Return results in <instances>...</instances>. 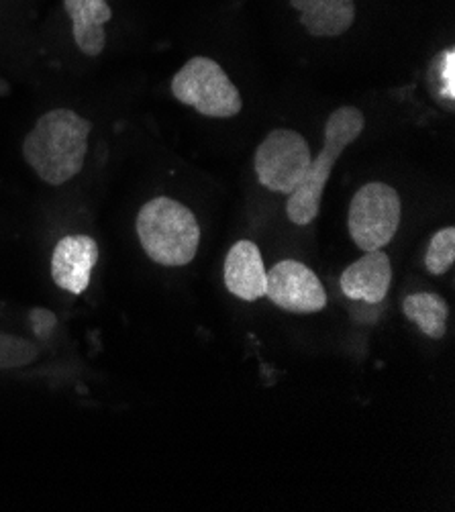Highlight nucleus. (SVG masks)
<instances>
[{"instance_id":"nucleus-1","label":"nucleus","mask_w":455,"mask_h":512,"mask_svg":"<svg viewBox=\"0 0 455 512\" xmlns=\"http://www.w3.org/2000/svg\"><path fill=\"white\" fill-rule=\"evenodd\" d=\"M90 121L70 109H54L37 119L23 141L27 166L52 186H62L84 168Z\"/></svg>"},{"instance_id":"nucleus-2","label":"nucleus","mask_w":455,"mask_h":512,"mask_svg":"<svg viewBox=\"0 0 455 512\" xmlns=\"http://www.w3.org/2000/svg\"><path fill=\"white\" fill-rule=\"evenodd\" d=\"M143 251L160 266L180 268L196 258L200 227L180 200L158 196L147 200L135 221Z\"/></svg>"},{"instance_id":"nucleus-3","label":"nucleus","mask_w":455,"mask_h":512,"mask_svg":"<svg viewBox=\"0 0 455 512\" xmlns=\"http://www.w3.org/2000/svg\"><path fill=\"white\" fill-rule=\"evenodd\" d=\"M364 127L366 117L356 107H339L329 115L325 123L323 149L315 160H311L305 180L300 182L286 202V215L294 225L305 227L319 217L329 176L341 153L364 133Z\"/></svg>"},{"instance_id":"nucleus-4","label":"nucleus","mask_w":455,"mask_h":512,"mask_svg":"<svg viewBox=\"0 0 455 512\" xmlns=\"http://www.w3.org/2000/svg\"><path fill=\"white\" fill-rule=\"evenodd\" d=\"M172 94L182 105L211 119H231L243 109L241 94L227 72L205 56L188 60L176 72L172 78Z\"/></svg>"},{"instance_id":"nucleus-5","label":"nucleus","mask_w":455,"mask_h":512,"mask_svg":"<svg viewBox=\"0 0 455 512\" xmlns=\"http://www.w3.org/2000/svg\"><path fill=\"white\" fill-rule=\"evenodd\" d=\"M402 204L398 192L384 182L364 184L351 198L347 227L362 251L386 247L400 225Z\"/></svg>"},{"instance_id":"nucleus-6","label":"nucleus","mask_w":455,"mask_h":512,"mask_svg":"<svg viewBox=\"0 0 455 512\" xmlns=\"http://www.w3.org/2000/svg\"><path fill=\"white\" fill-rule=\"evenodd\" d=\"M311 160V147L305 137L292 129H274L258 145L254 168L264 188L290 196L305 180Z\"/></svg>"},{"instance_id":"nucleus-7","label":"nucleus","mask_w":455,"mask_h":512,"mask_svg":"<svg viewBox=\"0 0 455 512\" xmlns=\"http://www.w3.org/2000/svg\"><path fill=\"white\" fill-rule=\"evenodd\" d=\"M266 296L282 311L296 315L319 313L327 304L319 276L296 260H284L266 274Z\"/></svg>"},{"instance_id":"nucleus-8","label":"nucleus","mask_w":455,"mask_h":512,"mask_svg":"<svg viewBox=\"0 0 455 512\" xmlns=\"http://www.w3.org/2000/svg\"><path fill=\"white\" fill-rule=\"evenodd\" d=\"M98 262V243L90 235H68L58 241L52 255V280L70 294H82L90 286V274Z\"/></svg>"},{"instance_id":"nucleus-9","label":"nucleus","mask_w":455,"mask_h":512,"mask_svg":"<svg viewBox=\"0 0 455 512\" xmlns=\"http://www.w3.org/2000/svg\"><path fill=\"white\" fill-rule=\"evenodd\" d=\"M266 266L254 241H237L225 258V286L239 300L254 302L266 296Z\"/></svg>"},{"instance_id":"nucleus-10","label":"nucleus","mask_w":455,"mask_h":512,"mask_svg":"<svg viewBox=\"0 0 455 512\" xmlns=\"http://www.w3.org/2000/svg\"><path fill=\"white\" fill-rule=\"evenodd\" d=\"M392 284V264L382 251H364L358 262H353L341 276V292L351 300L378 304L386 298Z\"/></svg>"},{"instance_id":"nucleus-11","label":"nucleus","mask_w":455,"mask_h":512,"mask_svg":"<svg viewBox=\"0 0 455 512\" xmlns=\"http://www.w3.org/2000/svg\"><path fill=\"white\" fill-rule=\"evenodd\" d=\"M66 13L72 19V35L88 58H96L105 51L107 33L105 25L113 19L111 7L105 0H64Z\"/></svg>"},{"instance_id":"nucleus-12","label":"nucleus","mask_w":455,"mask_h":512,"mask_svg":"<svg viewBox=\"0 0 455 512\" xmlns=\"http://www.w3.org/2000/svg\"><path fill=\"white\" fill-rule=\"evenodd\" d=\"M290 5L313 37L345 35L356 21V0H290Z\"/></svg>"},{"instance_id":"nucleus-13","label":"nucleus","mask_w":455,"mask_h":512,"mask_svg":"<svg viewBox=\"0 0 455 512\" xmlns=\"http://www.w3.org/2000/svg\"><path fill=\"white\" fill-rule=\"evenodd\" d=\"M402 313L429 339H443L447 333V302L433 292H417L404 298Z\"/></svg>"},{"instance_id":"nucleus-14","label":"nucleus","mask_w":455,"mask_h":512,"mask_svg":"<svg viewBox=\"0 0 455 512\" xmlns=\"http://www.w3.org/2000/svg\"><path fill=\"white\" fill-rule=\"evenodd\" d=\"M429 90L439 105L453 109L455 100V49L447 47L435 56L429 68Z\"/></svg>"},{"instance_id":"nucleus-15","label":"nucleus","mask_w":455,"mask_h":512,"mask_svg":"<svg viewBox=\"0 0 455 512\" xmlns=\"http://www.w3.org/2000/svg\"><path fill=\"white\" fill-rule=\"evenodd\" d=\"M453 262H455V229L445 227V229H439L429 241L427 255H425V268L433 276H443L445 272L451 270Z\"/></svg>"},{"instance_id":"nucleus-16","label":"nucleus","mask_w":455,"mask_h":512,"mask_svg":"<svg viewBox=\"0 0 455 512\" xmlns=\"http://www.w3.org/2000/svg\"><path fill=\"white\" fill-rule=\"evenodd\" d=\"M37 357V347L25 339L0 333V370H13L31 364Z\"/></svg>"},{"instance_id":"nucleus-17","label":"nucleus","mask_w":455,"mask_h":512,"mask_svg":"<svg viewBox=\"0 0 455 512\" xmlns=\"http://www.w3.org/2000/svg\"><path fill=\"white\" fill-rule=\"evenodd\" d=\"M31 321H33V331H37L41 337L47 335V331H52V327L56 325L54 315H49L47 311H33L31 313Z\"/></svg>"}]
</instances>
